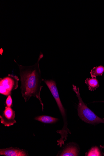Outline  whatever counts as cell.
<instances>
[{
    "label": "cell",
    "instance_id": "3",
    "mask_svg": "<svg viewBox=\"0 0 104 156\" xmlns=\"http://www.w3.org/2000/svg\"><path fill=\"white\" fill-rule=\"evenodd\" d=\"M19 79L18 76L9 74L3 78L0 79V85H2L8 91L12 92L17 89Z\"/></svg>",
    "mask_w": 104,
    "mask_h": 156
},
{
    "label": "cell",
    "instance_id": "10",
    "mask_svg": "<svg viewBox=\"0 0 104 156\" xmlns=\"http://www.w3.org/2000/svg\"><path fill=\"white\" fill-rule=\"evenodd\" d=\"M86 156H102L100 150L97 147L91 148L85 154Z\"/></svg>",
    "mask_w": 104,
    "mask_h": 156
},
{
    "label": "cell",
    "instance_id": "13",
    "mask_svg": "<svg viewBox=\"0 0 104 156\" xmlns=\"http://www.w3.org/2000/svg\"><path fill=\"white\" fill-rule=\"evenodd\" d=\"M100 147L102 149H104V145H103V146L100 145Z\"/></svg>",
    "mask_w": 104,
    "mask_h": 156
},
{
    "label": "cell",
    "instance_id": "7",
    "mask_svg": "<svg viewBox=\"0 0 104 156\" xmlns=\"http://www.w3.org/2000/svg\"><path fill=\"white\" fill-rule=\"evenodd\" d=\"M85 83L88 87V90L91 91H94L99 86V81L95 78H87L85 80Z\"/></svg>",
    "mask_w": 104,
    "mask_h": 156
},
{
    "label": "cell",
    "instance_id": "8",
    "mask_svg": "<svg viewBox=\"0 0 104 156\" xmlns=\"http://www.w3.org/2000/svg\"><path fill=\"white\" fill-rule=\"evenodd\" d=\"M34 119L41 122L46 124H53L57 122L59 119L46 115H42L36 117Z\"/></svg>",
    "mask_w": 104,
    "mask_h": 156
},
{
    "label": "cell",
    "instance_id": "1",
    "mask_svg": "<svg viewBox=\"0 0 104 156\" xmlns=\"http://www.w3.org/2000/svg\"><path fill=\"white\" fill-rule=\"evenodd\" d=\"M41 52L37 62L34 65L30 66H23L19 65L20 75L21 83V93L25 102H27L32 96L37 98L39 100L43 111L44 105L40 97L41 92L43 86L41 85L42 81L39 67V62L43 57Z\"/></svg>",
    "mask_w": 104,
    "mask_h": 156
},
{
    "label": "cell",
    "instance_id": "12",
    "mask_svg": "<svg viewBox=\"0 0 104 156\" xmlns=\"http://www.w3.org/2000/svg\"><path fill=\"white\" fill-rule=\"evenodd\" d=\"M13 103L12 99L10 95L8 96L6 101V104L7 106L11 107Z\"/></svg>",
    "mask_w": 104,
    "mask_h": 156
},
{
    "label": "cell",
    "instance_id": "11",
    "mask_svg": "<svg viewBox=\"0 0 104 156\" xmlns=\"http://www.w3.org/2000/svg\"><path fill=\"white\" fill-rule=\"evenodd\" d=\"M0 93L6 96L10 95L11 92L8 91L2 85H0Z\"/></svg>",
    "mask_w": 104,
    "mask_h": 156
},
{
    "label": "cell",
    "instance_id": "9",
    "mask_svg": "<svg viewBox=\"0 0 104 156\" xmlns=\"http://www.w3.org/2000/svg\"><path fill=\"white\" fill-rule=\"evenodd\" d=\"M104 73V67L102 66L94 67L90 72L92 78H95L99 76H102Z\"/></svg>",
    "mask_w": 104,
    "mask_h": 156
},
{
    "label": "cell",
    "instance_id": "15",
    "mask_svg": "<svg viewBox=\"0 0 104 156\" xmlns=\"http://www.w3.org/2000/svg\"><path fill=\"white\" fill-rule=\"evenodd\" d=\"M104 120V118L103 119Z\"/></svg>",
    "mask_w": 104,
    "mask_h": 156
},
{
    "label": "cell",
    "instance_id": "2",
    "mask_svg": "<svg viewBox=\"0 0 104 156\" xmlns=\"http://www.w3.org/2000/svg\"><path fill=\"white\" fill-rule=\"evenodd\" d=\"M73 91L75 92L79 100L77 107L78 115L80 118L87 123L96 125L101 123L104 124V120L97 116L83 102L81 98L79 88L73 84Z\"/></svg>",
    "mask_w": 104,
    "mask_h": 156
},
{
    "label": "cell",
    "instance_id": "5",
    "mask_svg": "<svg viewBox=\"0 0 104 156\" xmlns=\"http://www.w3.org/2000/svg\"><path fill=\"white\" fill-rule=\"evenodd\" d=\"M0 155L6 156H27V151L18 148L11 147L0 149Z\"/></svg>",
    "mask_w": 104,
    "mask_h": 156
},
{
    "label": "cell",
    "instance_id": "4",
    "mask_svg": "<svg viewBox=\"0 0 104 156\" xmlns=\"http://www.w3.org/2000/svg\"><path fill=\"white\" fill-rule=\"evenodd\" d=\"M15 112L11 107H6L2 116H0L1 123L5 126L9 127L17 123L15 118Z\"/></svg>",
    "mask_w": 104,
    "mask_h": 156
},
{
    "label": "cell",
    "instance_id": "14",
    "mask_svg": "<svg viewBox=\"0 0 104 156\" xmlns=\"http://www.w3.org/2000/svg\"><path fill=\"white\" fill-rule=\"evenodd\" d=\"M99 102L104 103V101Z\"/></svg>",
    "mask_w": 104,
    "mask_h": 156
},
{
    "label": "cell",
    "instance_id": "6",
    "mask_svg": "<svg viewBox=\"0 0 104 156\" xmlns=\"http://www.w3.org/2000/svg\"><path fill=\"white\" fill-rule=\"evenodd\" d=\"M80 148L78 145L75 143L69 144L63 149L60 154L57 156H77L80 155Z\"/></svg>",
    "mask_w": 104,
    "mask_h": 156
}]
</instances>
